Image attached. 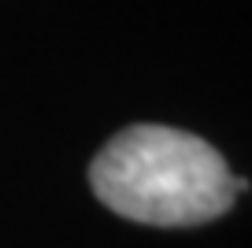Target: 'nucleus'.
Masks as SVG:
<instances>
[{
  "label": "nucleus",
  "mask_w": 252,
  "mask_h": 248,
  "mask_svg": "<svg viewBox=\"0 0 252 248\" xmlns=\"http://www.w3.org/2000/svg\"><path fill=\"white\" fill-rule=\"evenodd\" d=\"M96 200L141 226H200L226 215L237 178L204 137L174 126H126L89 163Z\"/></svg>",
  "instance_id": "f257e3e1"
}]
</instances>
